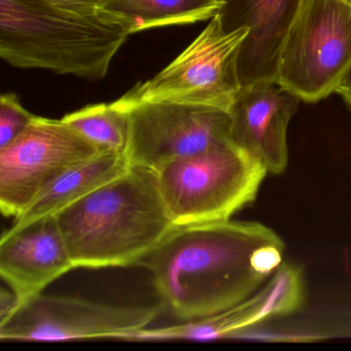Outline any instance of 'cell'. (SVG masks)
<instances>
[{
  "instance_id": "cell-17",
  "label": "cell",
  "mask_w": 351,
  "mask_h": 351,
  "mask_svg": "<svg viewBox=\"0 0 351 351\" xmlns=\"http://www.w3.org/2000/svg\"><path fill=\"white\" fill-rule=\"evenodd\" d=\"M36 117L20 104L14 93L0 97V149L17 138L36 120Z\"/></svg>"
},
{
  "instance_id": "cell-15",
  "label": "cell",
  "mask_w": 351,
  "mask_h": 351,
  "mask_svg": "<svg viewBox=\"0 0 351 351\" xmlns=\"http://www.w3.org/2000/svg\"><path fill=\"white\" fill-rule=\"evenodd\" d=\"M223 0H112L104 9L126 27L129 34L168 26L213 19Z\"/></svg>"
},
{
  "instance_id": "cell-2",
  "label": "cell",
  "mask_w": 351,
  "mask_h": 351,
  "mask_svg": "<svg viewBox=\"0 0 351 351\" xmlns=\"http://www.w3.org/2000/svg\"><path fill=\"white\" fill-rule=\"evenodd\" d=\"M56 217L75 268L139 265L176 227L157 170L139 165H131Z\"/></svg>"
},
{
  "instance_id": "cell-13",
  "label": "cell",
  "mask_w": 351,
  "mask_h": 351,
  "mask_svg": "<svg viewBox=\"0 0 351 351\" xmlns=\"http://www.w3.org/2000/svg\"><path fill=\"white\" fill-rule=\"evenodd\" d=\"M130 166L126 154L108 149L100 152L51 182L21 215L15 217L12 227H22L48 215H56L118 178Z\"/></svg>"
},
{
  "instance_id": "cell-3",
  "label": "cell",
  "mask_w": 351,
  "mask_h": 351,
  "mask_svg": "<svg viewBox=\"0 0 351 351\" xmlns=\"http://www.w3.org/2000/svg\"><path fill=\"white\" fill-rule=\"evenodd\" d=\"M129 36L106 9L81 13L40 0H0V56L19 69L101 80Z\"/></svg>"
},
{
  "instance_id": "cell-4",
  "label": "cell",
  "mask_w": 351,
  "mask_h": 351,
  "mask_svg": "<svg viewBox=\"0 0 351 351\" xmlns=\"http://www.w3.org/2000/svg\"><path fill=\"white\" fill-rule=\"evenodd\" d=\"M176 226L229 221L252 204L267 170L233 141L168 162L157 170Z\"/></svg>"
},
{
  "instance_id": "cell-14",
  "label": "cell",
  "mask_w": 351,
  "mask_h": 351,
  "mask_svg": "<svg viewBox=\"0 0 351 351\" xmlns=\"http://www.w3.org/2000/svg\"><path fill=\"white\" fill-rule=\"evenodd\" d=\"M275 317L268 283L254 295L230 309L208 317L189 320L178 326L143 328L125 337V341L215 340L229 338L244 328Z\"/></svg>"
},
{
  "instance_id": "cell-19",
  "label": "cell",
  "mask_w": 351,
  "mask_h": 351,
  "mask_svg": "<svg viewBox=\"0 0 351 351\" xmlns=\"http://www.w3.org/2000/svg\"><path fill=\"white\" fill-rule=\"evenodd\" d=\"M336 93L340 94L351 108V71L341 84L340 87L337 89Z\"/></svg>"
},
{
  "instance_id": "cell-16",
  "label": "cell",
  "mask_w": 351,
  "mask_h": 351,
  "mask_svg": "<svg viewBox=\"0 0 351 351\" xmlns=\"http://www.w3.org/2000/svg\"><path fill=\"white\" fill-rule=\"evenodd\" d=\"M61 120L101 149L126 154L129 116L119 100L85 106Z\"/></svg>"
},
{
  "instance_id": "cell-18",
  "label": "cell",
  "mask_w": 351,
  "mask_h": 351,
  "mask_svg": "<svg viewBox=\"0 0 351 351\" xmlns=\"http://www.w3.org/2000/svg\"><path fill=\"white\" fill-rule=\"evenodd\" d=\"M59 9L81 13H95L104 10L112 0H40Z\"/></svg>"
},
{
  "instance_id": "cell-20",
  "label": "cell",
  "mask_w": 351,
  "mask_h": 351,
  "mask_svg": "<svg viewBox=\"0 0 351 351\" xmlns=\"http://www.w3.org/2000/svg\"><path fill=\"white\" fill-rule=\"evenodd\" d=\"M345 1H347V3H351V0H345Z\"/></svg>"
},
{
  "instance_id": "cell-1",
  "label": "cell",
  "mask_w": 351,
  "mask_h": 351,
  "mask_svg": "<svg viewBox=\"0 0 351 351\" xmlns=\"http://www.w3.org/2000/svg\"><path fill=\"white\" fill-rule=\"evenodd\" d=\"M285 242L256 221L176 226L141 266L151 272L164 308L200 319L250 298L282 264Z\"/></svg>"
},
{
  "instance_id": "cell-7",
  "label": "cell",
  "mask_w": 351,
  "mask_h": 351,
  "mask_svg": "<svg viewBox=\"0 0 351 351\" xmlns=\"http://www.w3.org/2000/svg\"><path fill=\"white\" fill-rule=\"evenodd\" d=\"M129 116L126 156L131 165L158 170L168 162L232 141L229 112L178 102L118 99Z\"/></svg>"
},
{
  "instance_id": "cell-9",
  "label": "cell",
  "mask_w": 351,
  "mask_h": 351,
  "mask_svg": "<svg viewBox=\"0 0 351 351\" xmlns=\"http://www.w3.org/2000/svg\"><path fill=\"white\" fill-rule=\"evenodd\" d=\"M163 304L114 306L43 293L16 306L0 320L1 341H66L108 338L123 340L147 328Z\"/></svg>"
},
{
  "instance_id": "cell-12",
  "label": "cell",
  "mask_w": 351,
  "mask_h": 351,
  "mask_svg": "<svg viewBox=\"0 0 351 351\" xmlns=\"http://www.w3.org/2000/svg\"><path fill=\"white\" fill-rule=\"evenodd\" d=\"M217 15L226 32L247 28L240 49L241 86L277 82L279 53L303 0H223Z\"/></svg>"
},
{
  "instance_id": "cell-8",
  "label": "cell",
  "mask_w": 351,
  "mask_h": 351,
  "mask_svg": "<svg viewBox=\"0 0 351 351\" xmlns=\"http://www.w3.org/2000/svg\"><path fill=\"white\" fill-rule=\"evenodd\" d=\"M102 151L62 120L36 117L0 149V210L15 219L61 174ZM110 151V149H108Z\"/></svg>"
},
{
  "instance_id": "cell-5",
  "label": "cell",
  "mask_w": 351,
  "mask_h": 351,
  "mask_svg": "<svg viewBox=\"0 0 351 351\" xmlns=\"http://www.w3.org/2000/svg\"><path fill=\"white\" fill-rule=\"evenodd\" d=\"M351 71V3L303 0L279 53L277 82L301 101L337 91Z\"/></svg>"
},
{
  "instance_id": "cell-6",
  "label": "cell",
  "mask_w": 351,
  "mask_h": 351,
  "mask_svg": "<svg viewBox=\"0 0 351 351\" xmlns=\"http://www.w3.org/2000/svg\"><path fill=\"white\" fill-rule=\"evenodd\" d=\"M247 28L226 32L219 16L161 73L130 90L147 102H178L229 112L241 88L238 58Z\"/></svg>"
},
{
  "instance_id": "cell-10",
  "label": "cell",
  "mask_w": 351,
  "mask_h": 351,
  "mask_svg": "<svg viewBox=\"0 0 351 351\" xmlns=\"http://www.w3.org/2000/svg\"><path fill=\"white\" fill-rule=\"evenodd\" d=\"M300 99L278 82L241 86L231 108V138L270 174L289 164L287 129Z\"/></svg>"
},
{
  "instance_id": "cell-11",
  "label": "cell",
  "mask_w": 351,
  "mask_h": 351,
  "mask_svg": "<svg viewBox=\"0 0 351 351\" xmlns=\"http://www.w3.org/2000/svg\"><path fill=\"white\" fill-rule=\"evenodd\" d=\"M73 269L56 215L12 227L0 240V276L16 295L17 306Z\"/></svg>"
}]
</instances>
